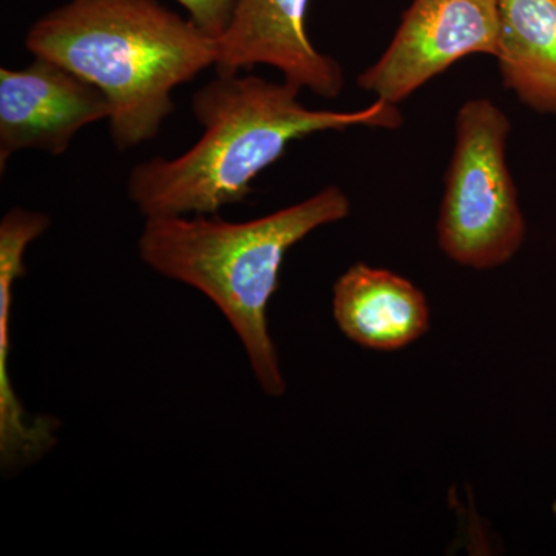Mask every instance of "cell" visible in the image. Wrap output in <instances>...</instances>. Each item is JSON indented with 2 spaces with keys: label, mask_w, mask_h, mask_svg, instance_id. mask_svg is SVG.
<instances>
[{
  "label": "cell",
  "mask_w": 556,
  "mask_h": 556,
  "mask_svg": "<svg viewBox=\"0 0 556 556\" xmlns=\"http://www.w3.org/2000/svg\"><path fill=\"white\" fill-rule=\"evenodd\" d=\"M552 510H554V515H555V518H556V500H555V503H554V507H552Z\"/></svg>",
  "instance_id": "obj_12"
},
{
  "label": "cell",
  "mask_w": 556,
  "mask_h": 556,
  "mask_svg": "<svg viewBox=\"0 0 556 556\" xmlns=\"http://www.w3.org/2000/svg\"><path fill=\"white\" fill-rule=\"evenodd\" d=\"M112 115L97 86L46 58L0 70V167L14 153L36 149L58 156L80 130Z\"/></svg>",
  "instance_id": "obj_6"
},
{
  "label": "cell",
  "mask_w": 556,
  "mask_h": 556,
  "mask_svg": "<svg viewBox=\"0 0 556 556\" xmlns=\"http://www.w3.org/2000/svg\"><path fill=\"white\" fill-rule=\"evenodd\" d=\"M497 53L500 0H413L390 46L357 84L397 105L464 58Z\"/></svg>",
  "instance_id": "obj_5"
},
{
  "label": "cell",
  "mask_w": 556,
  "mask_h": 556,
  "mask_svg": "<svg viewBox=\"0 0 556 556\" xmlns=\"http://www.w3.org/2000/svg\"><path fill=\"white\" fill-rule=\"evenodd\" d=\"M350 199L338 186L249 222L215 215L146 218L139 257L160 276L188 285L225 316L247 353L254 378L268 396L287 391L268 306L289 249L314 230L345 219Z\"/></svg>",
  "instance_id": "obj_3"
},
{
  "label": "cell",
  "mask_w": 556,
  "mask_h": 556,
  "mask_svg": "<svg viewBox=\"0 0 556 556\" xmlns=\"http://www.w3.org/2000/svg\"><path fill=\"white\" fill-rule=\"evenodd\" d=\"M332 314L351 342L375 351L412 345L430 328V306L424 292L407 278L365 263L338 278Z\"/></svg>",
  "instance_id": "obj_9"
},
{
  "label": "cell",
  "mask_w": 556,
  "mask_h": 556,
  "mask_svg": "<svg viewBox=\"0 0 556 556\" xmlns=\"http://www.w3.org/2000/svg\"><path fill=\"white\" fill-rule=\"evenodd\" d=\"M298 87L258 76L218 75L192 97L203 127L199 141L177 159H153L130 170L127 192L146 218L215 215L241 203L252 181L283 156L291 142L351 127L397 129L401 110L376 100L356 112L314 110Z\"/></svg>",
  "instance_id": "obj_1"
},
{
  "label": "cell",
  "mask_w": 556,
  "mask_h": 556,
  "mask_svg": "<svg viewBox=\"0 0 556 556\" xmlns=\"http://www.w3.org/2000/svg\"><path fill=\"white\" fill-rule=\"evenodd\" d=\"M25 46L104 93L119 152L155 138L174 90L217 61V38L156 0H68L31 25Z\"/></svg>",
  "instance_id": "obj_2"
},
{
  "label": "cell",
  "mask_w": 556,
  "mask_h": 556,
  "mask_svg": "<svg viewBox=\"0 0 556 556\" xmlns=\"http://www.w3.org/2000/svg\"><path fill=\"white\" fill-rule=\"evenodd\" d=\"M188 11L190 20L207 33L218 38L225 31L232 14L236 0H177Z\"/></svg>",
  "instance_id": "obj_11"
},
{
  "label": "cell",
  "mask_w": 556,
  "mask_h": 556,
  "mask_svg": "<svg viewBox=\"0 0 556 556\" xmlns=\"http://www.w3.org/2000/svg\"><path fill=\"white\" fill-rule=\"evenodd\" d=\"M510 119L495 102L460 105L439 207L438 244L456 265L500 268L525 244L527 225L507 164Z\"/></svg>",
  "instance_id": "obj_4"
},
{
  "label": "cell",
  "mask_w": 556,
  "mask_h": 556,
  "mask_svg": "<svg viewBox=\"0 0 556 556\" xmlns=\"http://www.w3.org/2000/svg\"><path fill=\"white\" fill-rule=\"evenodd\" d=\"M496 61L522 105L556 116V0H500Z\"/></svg>",
  "instance_id": "obj_10"
},
{
  "label": "cell",
  "mask_w": 556,
  "mask_h": 556,
  "mask_svg": "<svg viewBox=\"0 0 556 556\" xmlns=\"http://www.w3.org/2000/svg\"><path fill=\"white\" fill-rule=\"evenodd\" d=\"M50 218L42 212L11 208L0 223V457L7 470L39 460L56 445V417L30 416L14 393L10 375L11 308L14 283L25 274L27 248L38 240Z\"/></svg>",
  "instance_id": "obj_8"
},
{
  "label": "cell",
  "mask_w": 556,
  "mask_h": 556,
  "mask_svg": "<svg viewBox=\"0 0 556 556\" xmlns=\"http://www.w3.org/2000/svg\"><path fill=\"white\" fill-rule=\"evenodd\" d=\"M309 0H236L225 31L217 38L218 75L268 65L291 86L321 98H338L342 65L320 53L306 31Z\"/></svg>",
  "instance_id": "obj_7"
}]
</instances>
